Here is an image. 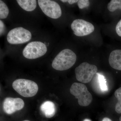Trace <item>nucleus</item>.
I'll return each mask as SVG.
<instances>
[{
	"mask_svg": "<svg viewBox=\"0 0 121 121\" xmlns=\"http://www.w3.org/2000/svg\"><path fill=\"white\" fill-rule=\"evenodd\" d=\"M76 59L77 56L70 49H64L54 59L52 67L57 70H66L70 69L75 64Z\"/></svg>",
	"mask_w": 121,
	"mask_h": 121,
	"instance_id": "1",
	"label": "nucleus"
},
{
	"mask_svg": "<svg viewBox=\"0 0 121 121\" xmlns=\"http://www.w3.org/2000/svg\"><path fill=\"white\" fill-rule=\"evenodd\" d=\"M13 89L20 95L25 97H31L35 96L39 90L36 83L32 80L18 79L12 83Z\"/></svg>",
	"mask_w": 121,
	"mask_h": 121,
	"instance_id": "2",
	"label": "nucleus"
},
{
	"mask_svg": "<svg viewBox=\"0 0 121 121\" xmlns=\"http://www.w3.org/2000/svg\"><path fill=\"white\" fill-rule=\"evenodd\" d=\"M70 92L78 99L79 105L85 107L89 106L93 100V97L84 84L74 83L70 89Z\"/></svg>",
	"mask_w": 121,
	"mask_h": 121,
	"instance_id": "3",
	"label": "nucleus"
},
{
	"mask_svg": "<svg viewBox=\"0 0 121 121\" xmlns=\"http://www.w3.org/2000/svg\"><path fill=\"white\" fill-rule=\"evenodd\" d=\"M97 71V67L95 65L83 62L76 68L75 72L77 80L86 83L91 82Z\"/></svg>",
	"mask_w": 121,
	"mask_h": 121,
	"instance_id": "4",
	"label": "nucleus"
},
{
	"mask_svg": "<svg viewBox=\"0 0 121 121\" xmlns=\"http://www.w3.org/2000/svg\"><path fill=\"white\" fill-rule=\"evenodd\" d=\"M47 51L46 45L40 41H33L27 44L23 52L26 58L33 59L45 55Z\"/></svg>",
	"mask_w": 121,
	"mask_h": 121,
	"instance_id": "5",
	"label": "nucleus"
},
{
	"mask_svg": "<svg viewBox=\"0 0 121 121\" xmlns=\"http://www.w3.org/2000/svg\"><path fill=\"white\" fill-rule=\"evenodd\" d=\"M32 35L28 30L23 28H16L10 30L7 36V39L12 44L24 43L30 40Z\"/></svg>",
	"mask_w": 121,
	"mask_h": 121,
	"instance_id": "6",
	"label": "nucleus"
},
{
	"mask_svg": "<svg viewBox=\"0 0 121 121\" xmlns=\"http://www.w3.org/2000/svg\"><path fill=\"white\" fill-rule=\"evenodd\" d=\"M38 1L42 11L48 17L56 19L61 16V8L57 2L50 0H39Z\"/></svg>",
	"mask_w": 121,
	"mask_h": 121,
	"instance_id": "7",
	"label": "nucleus"
},
{
	"mask_svg": "<svg viewBox=\"0 0 121 121\" xmlns=\"http://www.w3.org/2000/svg\"><path fill=\"white\" fill-rule=\"evenodd\" d=\"M72 29L74 34L78 36H84L92 33L95 30L94 25L82 19L74 20L72 23Z\"/></svg>",
	"mask_w": 121,
	"mask_h": 121,
	"instance_id": "8",
	"label": "nucleus"
},
{
	"mask_svg": "<svg viewBox=\"0 0 121 121\" xmlns=\"http://www.w3.org/2000/svg\"><path fill=\"white\" fill-rule=\"evenodd\" d=\"M24 106L23 100L20 98L7 97L3 102V110L7 114H11L21 110Z\"/></svg>",
	"mask_w": 121,
	"mask_h": 121,
	"instance_id": "9",
	"label": "nucleus"
},
{
	"mask_svg": "<svg viewBox=\"0 0 121 121\" xmlns=\"http://www.w3.org/2000/svg\"><path fill=\"white\" fill-rule=\"evenodd\" d=\"M109 62L113 68L121 71V49H116L111 52Z\"/></svg>",
	"mask_w": 121,
	"mask_h": 121,
	"instance_id": "10",
	"label": "nucleus"
},
{
	"mask_svg": "<svg viewBox=\"0 0 121 121\" xmlns=\"http://www.w3.org/2000/svg\"><path fill=\"white\" fill-rule=\"evenodd\" d=\"M40 110L42 113L48 118L54 117L56 112L55 105L51 101H46L43 103L40 106Z\"/></svg>",
	"mask_w": 121,
	"mask_h": 121,
	"instance_id": "11",
	"label": "nucleus"
},
{
	"mask_svg": "<svg viewBox=\"0 0 121 121\" xmlns=\"http://www.w3.org/2000/svg\"><path fill=\"white\" fill-rule=\"evenodd\" d=\"M17 1L22 9L28 12L33 11L36 7L35 0H17Z\"/></svg>",
	"mask_w": 121,
	"mask_h": 121,
	"instance_id": "12",
	"label": "nucleus"
},
{
	"mask_svg": "<svg viewBox=\"0 0 121 121\" xmlns=\"http://www.w3.org/2000/svg\"><path fill=\"white\" fill-rule=\"evenodd\" d=\"M107 8L111 12L117 10L121 11V0H111L108 4Z\"/></svg>",
	"mask_w": 121,
	"mask_h": 121,
	"instance_id": "13",
	"label": "nucleus"
},
{
	"mask_svg": "<svg viewBox=\"0 0 121 121\" xmlns=\"http://www.w3.org/2000/svg\"><path fill=\"white\" fill-rule=\"evenodd\" d=\"M97 76L98 82L99 83V87L102 91L105 92L108 91V87L107 82L104 76L101 74H96Z\"/></svg>",
	"mask_w": 121,
	"mask_h": 121,
	"instance_id": "14",
	"label": "nucleus"
},
{
	"mask_svg": "<svg viewBox=\"0 0 121 121\" xmlns=\"http://www.w3.org/2000/svg\"><path fill=\"white\" fill-rule=\"evenodd\" d=\"M115 96L118 100L115 107V110L118 113H121V87L118 89L115 92Z\"/></svg>",
	"mask_w": 121,
	"mask_h": 121,
	"instance_id": "15",
	"label": "nucleus"
},
{
	"mask_svg": "<svg viewBox=\"0 0 121 121\" xmlns=\"http://www.w3.org/2000/svg\"><path fill=\"white\" fill-rule=\"evenodd\" d=\"M9 13V9L7 5L2 0H0V18L4 19L7 17Z\"/></svg>",
	"mask_w": 121,
	"mask_h": 121,
	"instance_id": "16",
	"label": "nucleus"
},
{
	"mask_svg": "<svg viewBox=\"0 0 121 121\" xmlns=\"http://www.w3.org/2000/svg\"><path fill=\"white\" fill-rule=\"evenodd\" d=\"M90 4V1L88 0H79L78 2V7L81 9L89 7Z\"/></svg>",
	"mask_w": 121,
	"mask_h": 121,
	"instance_id": "17",
	"label": "nucleus"
},
{
	"mask_svg": "<svg viewBox=\"0 0 121 121\" xmlns=\"http://www.w3.org/2000/svg\"><path fill=\"white\" fill-rule=\"evenodd\" d=\"M115 31L117 35L121 37V19L117 23L115 27Z\"/></svg>",
	"mask_w": 121,
	"mask_h": 121,
	"instance_id": "18",
	"label": "nucleus"
},
{
	"mask_svg": "<svg viewBox=\"0 0 121 121\" xmlns=\"http://www.w3.org/2000/svg\"><path fill=\"white\" fill-rule=\"evenodd\" d=\"M0 34L1 35L4 33L5 29L4 24L1 20L0 21Z\"/></svg>",
	"mask_w": 121,
	"mask_h": 121,
	"instance_id": "19",
	"label": "nucleus"
},
{
	"mask_svg": "<svg viewBox=\"0 0 121 121\" xmlns=\"http://www.w3.org/2000/svg\"><path fill=\"white\" fill-rule=\"evenodd\" d=\"M60 1L63 2H68L70 4H72L74 3L78 2V0H61Z\"/></svg>",
	"mask_w": 121,
	"mask_h": 121,
	"instance_id": "20",
	"label": "nucleus"
},
{
	"mask_svg": "<svg viewBox=\"0 0 121 121\" xmlns=\"http://www.w3.org/2000/svg\"><path fill=\"white\" fill-rule=\"evenodd\" d=\"M102 121H112L111 119L107 117H105L103 119Z\"/></svg>",
	"mask_w": 121,
	"mask_h": 121,
	"instance_id": "21",
	"label": "nucleus"
},
{
	"mask_svg": "<svg viewBox=\"0 0 121 121\" xmlns=\"http://www.w3.org/2000/svg\"><path fill=\"white\" fill-rule=\"evenodd\" d=\"M83 121H91L90 119H85L83 120Z\"/></svg>",
	"mask_w": 121,
	"mask_h": 121,
	"instance_id": "22",
	"label": "nucleus"
},
{
	"mask_svg": "<svg viewBox=\"0 0 121 121\" xmlns=\"http://www.w3.org/2000/svg\"><path fill=\"white\" fill-rule=\"evenodd\" d=\"M119 121H121V116L119 118Z\"/></svg>",
	"mask_w": 121,
	"mask_h": 121,
	"instance_id": "23",
	"label": "nucleus"
},
{
	"mask_svg": "<svg viewBox=\"0 0 121 121\" xmlns=\"http://www.w3.org/2000/svg\"><path fill=\"white\" fill-rule=\"evenodd\" d=\"M29 121V120H25V121Z\"/></svg>",
	"mask_w": 121,
	"mask_h": 121,
	"instance_id": "24",
	"label": "nucleus"
}]
</instances>
